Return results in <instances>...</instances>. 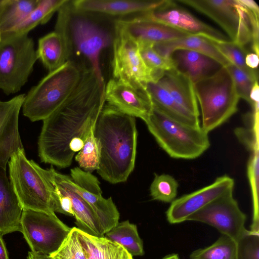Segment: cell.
Segmentation results:
<instances>
[{"label": "cell", "instance_id": "35", "mask_svg": "<svg viewBox=\"0 0 259 259\" xmlns=\"http://www.w3.org/2000/svg\"><path fill=\"white\" fill-rule=\"evenodd\" d=\"M94 129L91 131L82 148L75 157L80 168L90 172L98 169L100 158V145L94 136Z\"/></svg>", "mask_w": 259, "mask_h": 259}, {"label": "cell", "instance_id": "26", "mask_svg": "<svg viewBox=\"0 0 259 259\" xmlns=\"http://www.w3.org/2000/svg\"><path fill=\"white\" fill-rule=\"evenodd\" d=\"M36 54L37 60L49 72L58 68L68 59L64 39L55 31L39 38Z\"/></svg>", "mask_w": 259, "mask_h": 259}, {"label": "cell", "instance_id": "28", "mask_svg": "<svg viewBox=\"0 0 259 259\" xmlns=\"http://www.w3.org/2000/svg\"><path fill=\"white\" fill-rule=\"evenodd\" d=\"M38 0H0V37L11 31L36 7Z\"/></svg>", "mask_w": 259, "mask_h": 259}, {"label": "cell", "instance_id": "37", "mask_svg": "<svg viewBox=\"0 0 259 259\" xmlns=\"http://www.w3.org/2000/svg\"><path fill=\"white\" fill-rule=\"evenodd\" d=\"M50 256L53 259H87L77 227L71 228L59 249Z\"/></svg>", "mask_w": 259, "mask_h": 259}, {"label": "cell", "instance_id": "18", "mask_svg": "<svg viewBox=\"0 0 259 259\" xmlns=\"http://www.w3.org/2000/svg\"><path fill=\"white\" fill-rule=\"evenodd\" d=\"M48 170L51 180L55 187L61 194L70 198L77 228L91 235L103 236L94 212L77 192L71 177L58 172L52 166L48 168Z\"/></svg>", "mask_w": 259, "mask_h": 259}, {"label": "cell", "instance_id": "24", "mask_svg": "<svg viewBox=\"0 0 259 259\" xmlns=\"http://www.w3.org/2000/svg\"><path fill=\"white\" fill-rule=\"evenodd\" d=\"M154 49L161 55L170 57L171 53L178 49L194 51L214 59L223 66L231 63L220 53L211 39L200 35L190 34L175 40L153 45Z\"/></svg>", "mask_w": 259, "mask_h": 259}, {"label": "cell", "instance_id": "31", "mask_svg": "<svg viewBox=\"0 0 259 259\" xmlns=\"http://www.w3.org/2000/svg\"><path fill=\"white\" fill-rule=\"evenodd\" d=\"M138 45L142 58L150 73L151 82H157L165 71L176 68L173 60L157 53L154 49L153 44Z\"/></svg>", "mask_w": 259, "mask_h": 259}, {"label": "cell", "instance_id": "13", "mask_svg": "<svg viewBox=\"0 0 259 259\" xmlns=\"http://www.w3.org/2000/svg\"><path fill=\"white\" fill-rule=\"evenodd\" d=\"M70 171L77 192L91 207L104 235L119 223L120 215L115 204L111 197L102 196L100 182L91 172L78 167Z\"/></svg>", "mask_w": 259, "mask_h": 259}, {"label": "cell", "instance_id": "43", "mask_svg": "<svg viewBox=\"0 0 259 259\" xmlns=\"http://www.w3.org/2000/svg\"><path fill=\"white\" fill-rule=\"evenodd\" d=\"M26 259H53L51 256L29 251Z\"/></svg>", "mask_w": 259, "mask_h": 259}, {"label": "cell", "instance_id": "25", "mask_svg": "<svg viewBox=\"0 0 259 259\" xmlns=\"http://www.w3.org/2000/svg\"><path fill=\"white\" fill-rule=\"evenodd\" d=\"M146 89L153 107L179 122L195 127L200 126L199 117L183 108L158 82L147 83Z\"/></svg>", "mask_w": 259, "mask_h": 259}, {"label": "cell", "instance_id": "12", "mask_svg": "<svg viewBox=\"0 0 259 259\" xmlns=\"http://www.w3.org/2000/svg\"><path fill=\"white\" fill-rule=\"evenodd\" d=\"M245 214L231 191L197 211L187 221L201 222L216 228L235 241L247 230Z\"/></svg>", "mask_w": 259, "mask_h": 259}, {"label": "cell", "instance_id": "27", "mask_svg": "<svg viewBox=\"0 0 259 259\" xmlns=\"http://www.w3.org/2000/svg\"><path fill=\"white\" fill-rule=\"evenodd\" d=\"M78 233L87 259H133L123 247L104 236L91 235L78 229Z\"/></svg>", "mask_w": 259, "mask_h": 259}, {"label": "cell", "instance_id": "21", "mask_svg": "<svg viewBox=\"0 0 259 259\" xmlns=\"http://www.w3.org/2000/svg\"><path fill=\"white\" fill-rule=\"evenodd\" d=\"M170 57L174 61L175 68L187 76L193 84L213 75L223 67L211 58L189 50H176Z\"/></svg>", "mask_w": 259, "mask_h": 259}, {"label": "cell", "instance_id": "34", "mask_svg": "<svg viewBox=\"0 0 259 259\" xmlns=\"http://www.w3.org/2000/svg\"><path fill=\"white\" fill-rule=\"evenodd\" d=\"M259 151L251 153L247 163V176L252 199L253 217L250 231L259 233Z\"/></svg>", "mask_w": 259, "mask_h": 259}, {"label": "cell", "instance_id": "29", "mask_svg": "<svg viewBox=\"0 0 259 259\" xmlns=\"http://www.w3.org/2000/svg\"><path fill=\"white\" fill-rule=\"evenodd\" d=\"M123 247L132 256L144 254L143 243L137 226L128 220L118 223L104 235Z\"/></svg>", "mask_w": 259, "mask_h": 259}, {"label": "cell", "instance_id": "22", "mask_svg": "<svg viewBox=\"0 0 259 259\" xmlns=\"http://www.w3.org/2000/svg\"><path fill=\"white\" fill-rule=\"evenodd\" d=\"M23 208L7 177L6 169L0 168V234L3 236L21 232Z\"/></svg>", "mask_w": 259, "mask_h": 259}, {"label": "cell", "instance_id": "17", "mask_svg": "<svg viewBox=\"0 0 259 259\" xmlns=\"http://www.w3.org/2000/svg\"><path fill=\"white\" fill-rule=\"evenodd\" d=\"M105 101L121 112L145 122L152 110V104L147 91L136 90L119 80L112 78L105 85Z\"/></svg>", "mask_w": 259, "mask_h": 259}, {"label": "cell", "instance_id": "30", "mask_svg": "<svg viewBox=\"0 0 259 259\" xmlns=\"http://www.w3.org/2000/svg\"><path fill=\"white\" fill-rule=\"evenodd\" d=\"M68 0H38L36 7L17 26L9 32H29L39 24L47 23L54 14Z\"/></svg>", "mask_w": 259, "mask_h": 259}, {"label": "cell", "instance_id": "1", "mask_svg": "<svg viewBox=\"0 0 259 259\" xmlns=\"http://www.w3.org/2000/svg\"><path fill=\"white\" fill-rule=\"evenodd\" d=\"M105 89V82L86 67L72 93L43 120L37 142L41 162L60 168L71 164L104 106Z\"/></svg>", "mask_w": 259, "mask_h": 259}, {"label": "cell", "instance_id": "8", "mask_svg": "<svg viewBox=\"0 0 259 259\" xmlns=\"http://www.w3.org/2000/svg\"><path fill=\"white\" fill-rule=\"evenodd\" d=\"M202 114V128L208 133L222 125L238 110L240 97L232 77L223 66L213 75L194 83Z\"/></svg>", "mask_w": 259, "mask_h": 259}, {"label": "cell", "instance_id": "7", "mask_svg": "<svg viewBox=\"0 0 259 259\" xmlns=\"http://www.w3.org/2000/svg\"><path fill=\"white\" fill-rule=\"evenodd\" d=\"M145 123L158 145L172 158L195 159L210 146L208 133L201 126L179 122L153 107Z\"/></svg>", "mask_w": 259, "mask_h": 259}, {"label": "cell", "instance_id": "23", "mask_svg": "<svg viewBox=\"0 0 259 259\" xmlns=\"http://www.w3.org/2000/svg\"><path fill=\"white\" fill-rule=\"evenodd\" d=\"M157 82L183 108L199 117L200 114L194 84L187 76L173 68L165 71Z\"/></svg>", "mask_w": 259, "mask_h": 259}, {"label": "cell", "instance_id": "6", "mask_svg": "<svg viewBox=\"0 0 259 259\" xmlns=\"http://www.w3.org/2000/svg\"><path fill=\"white\" fill-rule=\"evenodd\" d=\"M207 16L221 27L229 39L258 50V8H248L238 0L176 1Z\"/></svg>", "mask_w": 259, "mask_h": 259}, {"label": "cell", "instance_id": "40", "mask_svg": "<svg viewBox=\"0 0 259 259\" xmlns=\"http://www.w3.org/2000/svg\"><path fill=\"white\" fill-rule=\"evenodd\" d=\"M234 133L238 140L251 152L258 150V127L236 128Z\"/></svg>", "mask_w": 259, "mask_h": 259}, {"label": "cell", "instance_id": "16", "mask_svg": "<svg viewBox=\"0 0 259 259\" xmlns=\"http://www.w3.org/2000/svg\"><path fill=\"white\" fill-rule=\"evenodd\" d=\"M25 94L6 101L0 100V168L6 169L12 157L24 149L19 131V116Z\"/></svg>", "mask_w": 259, "mask_h": 259}, {"label": "cell", "instance_id": "33", "mask_svg": "<svg viewBox=\"0 0 259 259\" xmlns=\"http://www.w3.org/2000/svg\"><path fill=\"white\" fill-rule=\"evenodd\" d=\"M236 241L222 235L211 245L194 250L189 259H236Z\"/></svg>", "mask_w": 259, "mask_h": 259}, {"label": "cell", "instance_id": "20", "mask_svg": "<svg viewBox=\"0 0 259 259\" xmlns=\"http://www.w3.org/2000/svg\"><path fill=\"white\" fill-rule=\"evenodd\" d=\"M164 0H76L71 1L76 10L88 13L111 16H122L152 11L160 6Z\"/></svg>", "mask_w": 259, "mask_h": 259}, {"label": "cell", "instance_id": "10", "mask_svg": "<svg viewBox=\"0 0 259 259\" xmlns=\"http://www.w3.org/2000/svg\"><path fill=\"white\" fill-rule=\"evenodd\" d=\"M21 227L31 251L48 256L59 249L71 229L55 213L31 209L23 210Z\"/></svg>", "mask_w": 259, "mask_h": 259}, {"label": "cell", "instance_id": "36", "mask_svg": "<svg viewBox=\"0 0 259 259\" xmlns=\"http://www.w3.org/2000/svg\"><path fill=\"white\" fill-rule=\"evenodd\" d=\"M179 184L177 180L167 174L155 175L150 187L153 200L171 203L176 199Z\"/></svg>", "mask_w": 259, "mask_h": 259}, {"label": "cell", "instance_id": "38", "mask_svg": "<svg viewBox=\"0 0 259 259\" xmlns=\"http://www.w3.org/2000/svg\"><path fill=\"white\" fill-rule=\"evenodd\" d=\"M236 242V259H259V233L247 230Z\"/></svg>", "mask_w": 259, "mask_h": 259}, {"label": "cell", "instance_id": "39", "mask_svg": "<svg viewBox=\"0 0 259 259\" xmlns=\"http://www.w3.org/2000/svg\"><path fill=\"white\" fill-rule=\"evenodd\" d=\"M225 67L232 77L240 98L244 99L250 104V92L256 81L231 63Z\"/></svg>", "mask_w": 259, "mask_h": 259}, {"label": "cell", "instance_id": "4", "mask_svg": "<svg viewBox=\"0 0 259 259\" xmlns=\"http://www.w3.org/2000/svg\"><path fill=\"white\" fill-rule=\"evenodd\" d=\"M9 181L23 209L60 213L48 169L41 168L19 149L9 162Z\"/></svg>", "mask_w": 259, "mask_h": 259}, {"label": "cell", "instance_id": "19", "mask_svg": "<svg viewBox=\"0 0 259 259\" xmlns=\"http://www.w3.org/2000/svg\"><path fill=\"white\" fill-rule=\"evenodd\" d=\"M138 44H156L169 41L190 35L142 15L116 21Z\"/></svg>", "mask_w": 259, "mask_h": 259}, {"label": "cell", "instance_id": "42", "mask_svg": "<svg viewBox=\"0 0 259 259\" xmlns=\"http://www.w3.org/2000/svg\"><path fill=\"white\" fill-rule=\"evenodd\" d=\"M0 259H9L7 250L1 234H0Z\"/></svg>", "mask_w": 259, "mask_h": 259}, {"label": "cell", "instance_id": "15", "mask_svg": "<svg viewBox=\"0 0 259 259\" xmlns=\"http://www.w3.org/2000/svg\"><path fill=\"white\" fill-rule=\"evenodd\" d=\"M141 15L190 34L203 35L217 40H231L220 31L200 21L174 1L164 0L156 9Z\"/></svg>", "mask_w": 259, "mask_h": 259}, {"label": "cell", "instance_id": "5", "mask_svg": "<svg viewBox=\"0 0 259 259\" xmlns=\"http://www.w3.org/2000/svg\"><path fill=\"white\" fill-rule=\"evenodd\" d=\"M87 67L68 60L49 72L25 94L22 107L23 115L32 122L43 121L48 117L72 93Z\"/></svg>", "mask_w": 259, "mask_h": 259}, {"label": "cell", "instance_id": "41", "mask_svg": "<svg viewBox=\"0 0 259 259\" xmlns=\"http://www.w3.org/2000/svg\"><path fill=\"white\" fill-rule=\"evenodd\" d=\"M245 64L246 66L252 69H257L259 63L258 55L249 52L245 57Z\"/></svg>", "mask_w": 259, "mask_h": 259}, {"label": "cell", "instance_id": "3", "mask_svg": "<svg viewBox=\"0 0 259 259\" xmlns=\"http://www.w3.org/2000/svg\"><path fill=\"white\" fill-rule=\"evenodd\" d=\"M58 12L55 31L64 39L68 60L73 56L80 57L88 62L100 81L104 82L100 56L102 51L112 43L114 36L88 13L75 9L70 1Z\"/></svg>", "mask_w": 259, "mask_h": 259}, {"label": "cell", "instance_id": "44", "mask_svg": "<svg viewBox=\"0 0 259 259\" xmlns=\"http://www.w3.org/2000/svg\"><path fill=\"white\" fill-rule=\"evenodd\" d=\"M161 259H180L179 255L176 253L168 254Z\"/></svg>", "mask_w": 259, "mask_h": 259}, {"label": "cell", "instance_id": "14", "mask_svg": "<svg viewBox=\"0 0 259 259\" xmlns=\"http://www.w3.org/2000/svg\"><path fill=\"white\" fill-rule=\"evenodd\" d=\"M235 182L228 175L218 177L211 184L176 199L166 212L171 224L187 221L192 214L217 198L233 191Z\"/></svg>", "mask_w": 259, "mask_h": 259}, {"label": "cell", "instance_id": "11", "mask_svg": "<svg viewBox=\"0 0 259 259\" xmlns=\"http://www.w3.org/2000/svg\"><path fill=\"white\" fill-rule=\"evenodd\" d=\"M113 78L133 88L147 91L151 76L141 56L137 42L115 24L113 42Z\"/></svg>", "mask_w": 259, "mask_h": 259}, {"label": "cell", "instance_id": "9", "mask_svg": "<svg viewBox=\"0 0 259 259\" xmlns=\"http://www.w3.org/2000/svg\"><path fill=\"white\" fill-rule=\"evenodd\" d=\"M37 60L33 39L26 33L8 32L0 37V90L19 92L27 83Z\"/></svg>", "mask_w": 259, "mask_h": 259}, {"label": "cell", "instance_id": "32", "mask_svg": "<svg viewBox=\"0 0 259 259\" xmlns=\"http://www.w3.org/2000/svg\"><path fill=\"white\" fill-rule=\"evenodd\" d=\"M211 40L217 49L231 64L245 72L254 80L258 81V69H251L245 64V57L249 52L245 47L231 40Z\"/></svg>", "mask_w": 259, "mask_h": 259}, {"label": "cell", "instance_id": "2", "mask_svg": "<svg viewBox=\"0 0 259 259\" xmlns=\"http://www.w3.org/2000/svg\"><path fill=\"white\" fill-rule=\"evenodd\" d=\"M94 134L100 145L98 174L113 184L126 181L135 165V117L110 105L104 106L96 122Z\"/></svg>", "mask_w": 259, "mask_h": 259}]
</instances>
